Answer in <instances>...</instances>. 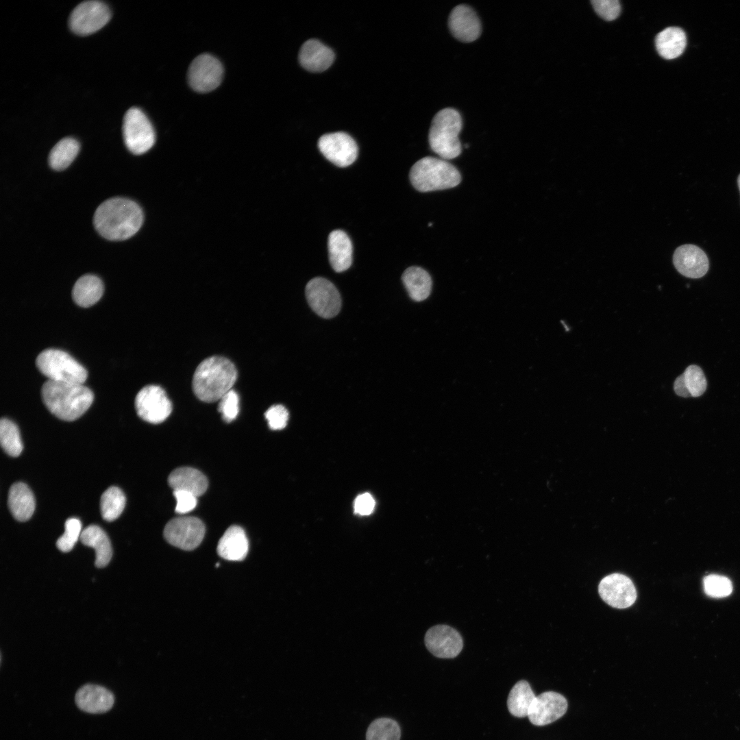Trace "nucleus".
Masks as SVG:
<instances>
[{"mask_svg": "<svg viewBox=\"0 0 740 740\" xmlns=\"http://www.w3.org/2000/svg\"><path fill=\"white\" fill-rule=\"evenodd\" d=\"M143 221L141 208L135 201L113 197L101 203L95 210L93 223L103 238L123 241L134 235Z\"/></svg>", "mask_w": 740, "mask_h": 740, "instance_id": "nucleus-1", "label": "nucleus"}, {"mask_svg": "<svg viewBox=\"0 0 740 740\" xmlns=\"http://www.w3.org/2000/svg\"><path fill=\"white\" fill-rule=\"evenodd\" d=\"M238 373L228 358L213 356L204 360L196 368L192 382L193 390L201 401L212 403L230 391Z\"/></svg>", "mask_w": 740, "mask_h": 740, "instance_id": "nucleus-2", "label": "nucleus"}, {"mask_svg": "<svg viewBox=\"0 0 740 740\" xmlns=\"http://www.w3.org/2000/svg\"><path fill=\"white\" fill-rule=\"evenodd\" d=\"M47 409L63 421H72L89 408L94 399L92 391L81 384L46 381L41 388Z\"/></svg>", "mask_w": 740, "mask_h": 740, "instance_id": "nucleus-3", "label": "nucleus"}, {"mask_svg": "<svg viewBox=\"0 0 740 740\" xmlns=\"http://www.w3.org/2000/svg\"><path fill=\"white\" fill-rule=\"evenodd\" d=\"M409 176L414 188L423 193L454 188L461 181L460 173L453 164L430 156L415 163Z\"/></svg>", "mask_w": 740, "mask_h": 740, "instance_id": "nucleus-4", "label": "nucleus"}, {"mask_svg": "<svg viewBox=\"0 0 740 740\" xmlns=\"http://www.w3.org/2000/svg\"><path fill=\"white\" fill-rule=\"evenodd\" d=\"M462 129V118L455 109L447 108L436 114L430 128L428 140L432 150L441 158L458 157L462 151L458 135Z\"/></svg>", "mask_w": 740, "mask_h": 740, "instance_id": "nucleus-5", "label": "nucleus"}, {"mask_svg": "<svg viewBox=\"0 0 740 740\" xmlns=\"http://www.w3.org/2000/svg\"><path fill=\"white\" fill-rule=\"evenodd\" d=\"M38 369L49 380L83 384L87 371L68 353L57 349H47L36 359Z\"/></svg>", "mask_w": 740, "mask_h": 740, "instance_id": "nucleus-6", "label": "nucleus"}, {"mask_svg": "<svg viewBox=\"0 0 740 740\" xmlns=\"http://www.w3.org/2000/svg\"><path fill=\"white\" fill-rule=\"evenodd\" d=\"M123 135L127 148L134 154L147 152L154 145L156 135L146 114L138 108H131L125 113Z\"/></svg>", "mask_w": 740, "mask_h": 740, "instance_id": "nucleus-7", "label": "nucleus"}, {"mask_svg": "<svg viewBox=\"0 0 740 740\" xmlns=\"http://www.w3.org/2000/svg\"><path fill=\"white\" fill-rule=\"evenodd\" d=\"M110 18V10L105 3L86 1L73 9L69 23L73 32L79 36H86L102 28Z\"/></svg>", "mask_w": 740, "mask_h": 740, "instance_id": "nucleus-8", "label": "nucleus"}, {"mask_svg": "<svg viewBox=\"0 0 740 740\" xmlns=\"http://www.w3.org/2000/svg\"><path fill=\"white\" fill-rule=\"evenodd\" d=\"M138 415L144 421L157 424L166 420L172 412L173 406L165 391L157 385L142 388L135 398Z\"/></svg>", "mask_w": 740, "mask_h": 740, "instance_id": "nucleus-9", "label": "nucleus"}, {"mask_svg": "<svg viewBox=\"0 0 740 740\" xmlns=\"http://www.w3.org/2000/svg\"><path fill=\"white\" fill-rule=\"evenodd\" d=\"M205 532V526L199 518L184 516L170 520L166 524L163 534L169 544L190 551L199 545Z\"/></svg>", "mask_w": 740, "mask_h": 740, "instance_id": "nucleus-10", "label": "nucleus"}, {"mask_svg": "<svg viewBox=\"0 0 740 740\" xmlns=\"http://www.w3.org/2000/svg\"><path fill=\"white\" fill-rule=\"evenodd\" d=\"M190 86L199 92H207L217 88L222 82L223 67L214 56L203 53L197 56L188 70Z\"/></svg>", "mask_w": 740, "mask_h": 740, "instance_id": "nucleus-11", "label": "nucleus"}, {"mask_svg": "<svg viewBox=\"0 0 740 740\" xmlns=\"http://www.w3.org/2000/svg\"><path fill=\"white\" fill-rule=\"evenodd\" d=\"M305 292L308 304L319 316L332 318L340 311V294L335 286L325 278L317 277L310 280Z\"/></svg>", "mask_w": 740, "mask_h": 740, "instance_id": "nucleus-12", "label": "nucleus"}, {"mask_svg": "<svg viewBox=\"0 0 740 740\" xmlns=\"http://www.w3.org/2000/svg\"><path fill=\"white\" fill-rule=\"evenodd\" d=\"M318 147L325 158L340 167L349 166L358 156L356 141L343 132L321 136L318 140Z\"/></svg>", "mask_w": 740, "mask_h": 740, "instance_id": "nucleus-13", "label": "nucleus"}, {"mask_svg": "<svg viewBox=\"0 0 740 740\" xmlns=\"http://www.w3.org/2000/svg\"><path fill=\"white\" fill-rule=\"evenodd\" d=\"M598 592L607 604L615 608H627L637 600L634 583L627 576L619 573L605 576L599 584Z\"/></svg>", "mask_w": 740, "mask_h": 740, "instance_id": "nucleus-14", "label": "nucleus"}, {"mask_svg": "<svg viewBox=\"0 0 740 740\" xmlns=\"http://www.w3.org/2000/svg\"><path fill=\"white\" fill-rule=\"evenodd\" d=\"M427 649L435 656L441 658H454L463 647L459 632L447 625H436L430 628L424 638Z\"/></svg>", "mask_w": 740, "mask_h": 740, "instance_id": "nucleus-15", "label": "nucleus"}, {"mask_svg": "<svg viewBox=\"0 0 740 740\" xmlns=\"http://www.w3.org/2000/svg\"><path fill=\"white\" fill-rule=\"evenodd\" d=\"M566 698L554 691H546L536 696L528 712V717L536 726L551 724L565 715L567 709Z\"/></svg>", "mask_w": 740, "mask_h": 740, "instance_id": "nucleus-16", "label": "nucleus"}, {"mask_svg": "<svg viewBox=\"0 0 740 740\" xmlns=\"http://www.w3.org/2000/svg\"><path fill=\"white\" fill-rule=\"evenodd\" d=\"M673 262L680 274L693 279L703 277L709 268L708 259L705 252L699 247L691 244L677 247L673 255Z\"/></svg>", "mask_w": 740, "mask_h": 740, "instance_id": "nucleus-17", "label": "nucleus"}, {"mask_svg": "<svg viewBox=\"0 0 740 740\" xmlns=\"http://www.w3.org/2000/svg\"><path fill=\"white\" fill-rule=\"evenodd\" d=\"M448 24L452 35L462 42H473L481 34L480 19L475 11L467 5H458L452 10Z\"/></svg>", "mask_w": 740, "mask_h": 740, "instance_id": "nucleus-18", "label": "nucleus"}, {"mask_svg": "<svg viewBox=\"0 0 740 740\" xmlns=\"http://www.w3.org/2000/svg\"><path fill=\"white\" fill-rule=\"evenodd\" d=\"M114 697L106 688L97 684H86L76 693L75 703L82 711L89 713L108 711L114 705Z\"/></svg>", "mask_w": 740, "mask_h": 740, "instance_id": "nucleus-19", "label": "nucleus"}, {"mask_svg": "<svg viewBox=\"0 0 740 740\" xmlns=\"http://www.w3.org/2000/svg\"><path fill=\"white\" fill-rule=\"evenodd\" d=\"M333 51L315 39L306 41L299 53L300 64L306 70L319 73L328 69L334 60Z\"/></svg>", "mask_w": 740, "mask_h": 740, "instance_id": "nucleus-20", "label": "nucleus"}, {"mask_svg": "<svg viewBox=\"0 0 740 740\" xmlns=\"http://www.w3.org/2000/svg\"><path fill=\"white\" fill-rule=\"evenodd\" d=\"M248 550L247 537L244 530L238 526L229 527L219 539L217 547L219 556L233 561L243 560Z\"/></svg>", "mask_w": 740, "mask_h": 740, "instance_id": "nucleus-21", "label": "nucleus"}, {"mask_svg": "<svg viewBox=\"0 0 740 740\" xmlns=\"http://www.w3.org/2000/svg\"><path fill=\"white\" fill-rule=\"evenodd\" d=\"M329 260L336 272L348 269L352 262V243L343 230L332 231L328 236Z\"/></svg>", "mask_w": 740, "mask_h": 740, "instance_id": "nucleus-22", "label": "nucleus"}, {"mask_svg": "<svg viewBox=\"0 0 740 740\" xmlns=\"http://www.w3.org/2000/svg\"><path fill=\"white\" fill-rule=\"evenodd\" d=\"M9 510L15 519L26 521L32 516L36 506L32 491L23 482H16L10 488L8 498Z\"/></svg>", "mask_w": 740, "mask_h": 740, "instance_id": "nucleus-23", "label": "nucleus"}, {"mask_svg": "<svg viewBox=\"0 0 740 740\" xmlns=\"http://www.w3.org/2000/svg\"><path fill=\"white\" fill-rule=\"evenodd\" d=\"M168 483L173 491H188L197 497L203 495L208 488L206 477L200 471L191 467L173 470L169 476Z\"/></svg>", "mask_w": 740, "mask_h": 740, "instance_id": "nucleus-24", "label": "nucleus"}, {"mask_svg": "<svg viewBox=\"0 0 740 740\" xmlns=\"http://www.w3.org/2000/svg\"><path fill=\"white\" fill-rule=\"evenodd\" d=\"M79 539L84 545L95 549L96 567L102 568L110 563L112 556L111 543L106 533L99 526H88L82 530Z\"/></svg>", "mask_w": 740, "mask_h": 740, "instance_id": "nucleus-25", "label": "nucleus"}, {"mask_svg": "<svg viewBox=\"0 0 740 740\" xmlns=\"http://www.w3.org/2000/svg\"><path fill=\"white\" fill-rule=\"evenodd\" d=\"M707 382L702 369L695 365L689 366L678 376L674 384L675 393L683 397L701 396L706 391Z\"/></svg>", "mask_w": 740, "mask_h": 740, "instance_id": "nucleus-26", "label": "nucleus"}, {"mask_svg": "<svg viewBox=\"0 0 740 740\" xmlns=\"http://www.w3.org/2000/svg\"><path fill=\"white\" fill-rule=\"evenodd\" d=\"M687 44L686 34L680 27H667L658 34L655 39L656 48L665 59L672 60L680 56Z\"/></svg>", "mask_w": 740, "mask_h": 740, "instance_id": "nucleus-27", "label": "nucleus"}, {"mask_svg": "<svg viewBox=\"0 0 740 740\" xmlns=\"http://www.w3.org/2000/svg\"><path fill=\"white\" fill-rule=\"evenodd\" d=\"M103 293V284L97 276L86 274L80 277L75 283L72 297L76 304L81 307H90L96 304Z\"/></svg>", "mask_w": 740, "mask_h": 740, "instance_id": "nucleus-28", "label": "nucleus"}, {"mask_svg": "<svg viewBox=\"0 0 740 740\" xmlns=\"http://www.w3.org/2000/svg\"><path fill=\"white\" fill-rule=\"evenodd\" d=\"M402 280L412 299L421 301L430 295L432 282L429 273L423 269L408 267L404 271Z\"/></svg>", "mask_w": 740, "mask_h": 740, "instance_id": "nucleus-29", "label": "nucleus"}, {"mask_svg": "<svg viewBox=\"0 0 740 740\" xmlns=\"http://www.w3.org/2000/svg\"><path fill=\"white\" fill-rule=\"evenodd\" d=\"M535 697L527 681L517 682L510 690L508 697L507 706L509 712L517 717H528Z\"/></svg>", "mask_w": 740, "mask_h": 740, "instance_id": "nucleus-30", "label": "nucleus"}, {"mask_svg": "<svg viewBox=\"0 0 740 740\" xmlns=\"http://www.w3.org/2000/svg\"><path fill=\"white\" fill-rule=\"evenodd\" d=\"M79 142L71 137L60 140L51 150L49 155L50 166L57 171L68 167L76 158L79 151Z\"/></svg>", "mask_w": 740, "mask_h": 740, "instance_id": "nucleus-31", "label": "nucleus"}, {"mask_svg": "<svg viewBox=\"0 0 740 740\" xmlns=\"http://www.w3.org/2000/svg\"><path fill=\"white\" fill-rule=\"evenodd\" d=\"M125 496L121 489L110 486L101 495L100 510L103 519L112 521L122 513L125 506Z\"/></svg>", "mask_w": 740, "mask_h": 740, "instance_id": "nucleus-32", "label": "nucleus"}, {"mask_svg": "<svg viewBox=\"0 0 740 740\" xmlns=\"http://www.w3.org/2000/svg\"><path fill=\"white\" fill-rule=\"evenodd\" d=\"M0 443L3 449L10 456H18L23 448L17 426L7 418L0 421Z\"/></svg>", "mask_w": 740, "mask_h": 740, "instance_id": "nucleus-33", "label": "nucleus"}, {"mask_svg": "<svg viewBox=\"0 0 740 740\" xmlns=\"http://www.w3.org/2000/svg\"><path fill=\"white\" fill-rule=\"evenodd\" d=\"M400 727L398 723L388 717H381L373 721L369 726L366 740H399Z\"/></svg>", "mask_w": 740, "mask_h": 740, "instance_id": "nucleus-34", "label": "nucleus"}, {"mask_svg": "<svg viewBox=\"0 0 740 740\" xmlns=\"http://www.w3.org/2000/svg\"><path fill=\"white\" fill-rule=\"evenodd\" d=\"M64 532L57 540L56 546L62 552H69L82 534V523L77 518H69L64 523Z\"/></svg>", "mask_w": 740, "mask_h": 740, "instance_id": "nucleus-35", "label": "nucleus"}, {"mask_svg": "<svg viewBox=\"0 0 740 740\" xmlns=\"http://www.w3.org/2000/svg\"><path fill=\"white\" fill-rule=\"evenodd\" d=\"M703 584L705 593L714 597L728 596L732 591L731 581L724 576L708 575L704 578Z\"/></svg>", "mask_w": 740, "mask_h": 740, "instance_id": "nucleus-36", "label": "nucleus"}, {"mask_svg": "<svg viewBox=\"0 0 740 740\" xmlns=\"http://www.w3.org/2000/svg\"><path fill=\"white\" fill-rule=\"evenodd\" d=\"M218 411L225 422L230 423L236 418L239 412V397L235 391L231 389L220 399Z\"/></svg>", "mask_w": 740, "mask_h": 740, "instance_id": "nucleus-37", "label": "nucleus"}, {"mask_svg": "<svg viewBox=\"0 0 740 740\" xmlns=\"http://www.w3.org/2000/svg\"><path fill=\"white\" fill-rule=\"evenodd\" d=\"M269 428L274 430H282L287 424L288 412L282 405H273L264 413Z\"/></svg>", "mask_w": 740, "mask_h": 740, "instance_id": "nucleus-38", "label": "nucleus"}, {"mask_svg": "<svg viewBox=\"0 0 740 740\" xmlns=\"http://www.w3.org/2000/svg\"><path fill=\"white\" fill-rule=\"evenodd\" d=\"M591 3L596 13L606 21L615 20L620 13L618 0H593Z\"/></svg>", "mask_w": 740, "mask_h": 740, "instance_id": "nucleus-39", "label": "nucleus"}, {"mask_svg": "<svg viewBox=\"0 0 740 740\" xmlns=\"http://www.w3.org/2000/svg\"><path fill=\"white\" fill-rule=\"evenodd\" d=\"M173 495L176 499L175 511L181 515L186 514L192 511L197 506V496L194 494L182 490L173 491Z\"/></svg>", "mask_w": 740, "mask_h": 740, "instance_id": "nucleus-40", "label": "nucleus"}, {"mask_svg": "<svg viewBox=\"0 0 740 740\" xmlns=\"http://www.w3.org/2000/svg\"><path fill=\"white\" fill-rule=\"evenodd\" d=\"M375 507V500L368 493L359 495L354 502V511L360 515H370Z\"/></svg>", "mask_w": 740, "mask_h": 740, "instance_id": "nucleus-41", "label": "nucleus"}, {"mask_svg": "<svg viewBox=\"0 0 740 740\" xmlns=\"http://www.w3.org/2000/svg\"><path fill=\"white\" fill-rule=\"evenodd\" d=\"M737 184H738V187H739V191H740V174L739 175V176L737 177Z\"/></svg>", "mask_w": 740, "mask_h": 740, "instance_id": "nucleus-42", "label": "nucleus"}]
</instances>
